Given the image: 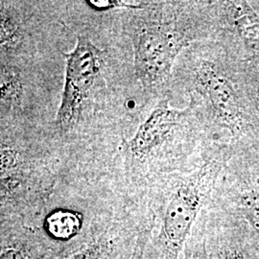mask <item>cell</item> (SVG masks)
I'll return each instance as SVG.
<instances>
[{
	"mask_svg": "<svg viewBox=\"0 0 259 259\" xmlns=\"http://www.w3.org/2000/svg\"><path fill=\"white\" fill-rule=\"evenodd\" d=\"M21 96V83L19 76L7 67L1 69V101L2 105H15Z\"/></svg>",
	"mask_w": 259,
	"mask_h": 259,
	"instance_id": "10",
	"label": "cell"
},
{
	"mask_svg": "<svg viewBox=\"0 0 259 259\" xmlns=\"http://www.w3.org/2000/svg\"><path fill=\"white\" fill-rule=\"evenodd\" d=\"M150 234L151 231L149 229L139 232L135 241L131 256L128 259H145Z\"/></svg>",
	"mask_w": 259,
	"mask_h": 259,
	"instance_id": "12",
	"label": "cell"
},
{
	"mask_svg": "<svg viewBox=\"0 0 259 259\" xmlns=\"http://www.w3.org/2000/svg\"><path fill=\"white\" fill-rule=\"evenodd\" d=\"M90 7L97 11H106L113 8H142L141 3H129L123 1H109V0H96L88 1Z\"/></svg>",
	"mask_w": 259,
	"mask_h": 259,
	"instance_id": "14",
	"label": "cell"
},
{
	"mask_svg": "<svg viewBox=\"0 0 259 259\" xmlns=\"http://www.w3.org/2000/svg\"><path fill=\"white\" fill-rule=\"evenodd\" d=\"M219 259H248L245 255H243L240 252H236L234 250L225 252L222 255L219 256Z\"/></svg>",
	"mask_w": 259,
	"mask_h": 259,
	"instance_id": "15",
	"label": "cell"
},
{
	"mask_svg": "<svg viewBox=\"0 0 259 259\" xmlns=\"http://www.w3.org/2000/svg\"><path fill=\"white\" fill-rule=\"evenodd\" d=\"M181 115V111L170 108L166 100L159 103L128 142L132 155L139 159L148 157L171 136Z\"/></svg>",
	"mask_w": 259,
	"mask_h": 259,
	"instance_id": "5",
	"label": "cell"
},
{
	"mask_svg": "<svg viewBox=\"0 0 259 259\" xmlns=\"http://www.w3.org/2000/svg\"><path fill=\"white\" fill-rule=\"evenodd\" d=\"M210 172L202 169L179 185L167 202L157 234L151 235L145 259H179L204 204Z\"/></svg>",
	"mask_w": 259,
	"mask_h": 259,
	"instance_id": "1",
	"label": "cell"
},
{
	"mask_svg": "<svg viewBox=\"0 0 259 259\" xmlns=\"http://www.w3.org/2000/svg\"><path fill=\"white\" fill-rule=\"evenodd\" d=\"M40 234L1 229L0 259H44L49 247Z\"/></svg>",
	"mask_w": 259,
	"mask_h": 259,
	"instance_id": "6",
	"label": "cell"
},
{
	"mask_svg": "<svg viewBox=\"0 0 259 259\" xmlns=\"http://www.w3.org/2000/svg\"><path fill=\"white\" fill-rule=\"evenodd\" d=\"M83 228V214L67 208H57L42 221V238L46 242L65 245L80 235Z\"/></svg>",
	"mask_w": 259,
	"mask_h": 259,
	"instance_id": "7",
	"label": "cell"
},
{
	"mask_svg": "<svg viewBox=\"0 0 259 259\" xmlns=\"http://www.w3.org/2000/svg\"><path fill=\"white\" fill-rule=\"evenodd\" d=\"M102 54L84 36H79L74 49L65 54V85L56 117L60 129H70L78 120L83 101L101 77Z\"/></svg>",
	"mask_w": 259,
	"mask_h": 259,
	"instance_id": "3",
	"label": "cell"
},
{
	"mask_svg": "<svg viewBox=\"0 0 259 259\" xmlns=\"http://www.w3.org/2000/svg\"><path fill=\"white\" fill-rule=\"evenodd\" d=\"M185 259H208L205 240L193 238L185 246Z\"/></svg>",
	"mask_w": 259,
	"mask_h": 259,
	"instance_id": "13",
	"label": "cell"
},
{
	"mask_svg": "<svg viewBox=\"0 0 259 259\" xmlns=\"http://www.w3.org/2000/svg\"><path fill=\"white\" fill-rule=\"evenodd\" d=\"M232 14L242 39L253 53L259 56L258 15L247 2H234Z\"/></svg>",
	"mask_w": 259,
	"mask_h": 259,
	"instance_id": "8",
	"label": "cell"
},
{
	"mask_svg": "<svg viewBox=\"0 0 259 259\" xmlns=\"http://www.w3.org/2000/svg\"><path fill=\"white\" fill-rule=\"evenodd\" d=\"M242 213L250 227L259 234V192H249L240 199Z\"/></svg>",
	"mask_w": 259,
	"mask_h": 259,
	"instance_id": "11",
	"label": "cell"
},
{
	"mask_svg": "<svg viewBox=\"0 0 259 259\" xmlns=\"http://www.w3.org/2000/svg\"><path fill=\"white\" fill-rule=\"evenodd\" d=\"M113 238L111 235H96L88 242L67 251L63 258L59 259H107L112 252Z\"/></svg>",
	"mask_w": 259,
	"mask_h": 259,
	"instance_id": "9",
	"label": "cell"
},
{
	"mask_svg": "<svg viewBox=\"0 0 259 259\" xmlns=\"http://www.w3.org/2000/svg\"><path fill=\"white\" fill-rule=\"evenodd\" d=\"M197 79L218 119L232 131L240 129L243 118L240 103L230 80L210 63L200 65Z\"/></svg>",
	"mask_w": 259,
	"mask_h": 259,
	"instance_id": "4",
	"label": "cell"
},
{
	"mask_svg": "<svg viewBox=\"0 0 259 259\" xmlns=\"http://www.w3.org/2000/svg\"><path fill=\"white\" fill-rule=\"evenodd\" d=\"M257 106H258V109H259V98H258V101H257Z\"/></svg>",
	"mask_w": 259,
	"mask_h": 259,
	"instance_id": "16",
	"label": "cell"
},
{
	"mask_svg": "<svg viewBox=\"0 0 259 259\" xmlns=\"http://www.w3.org/2000/svg\"><path fill=\"white\" fill-rule=\"evenodd\" d=\"M183 35L167 23H140L134 31L135 71L145 88H156L167 81L180 51Z\"/></svg>",
	"mask_w": 259,
	"mask_h": 259,
	"instance_id": "2",
	"label": "cell"
}]
</instances>
